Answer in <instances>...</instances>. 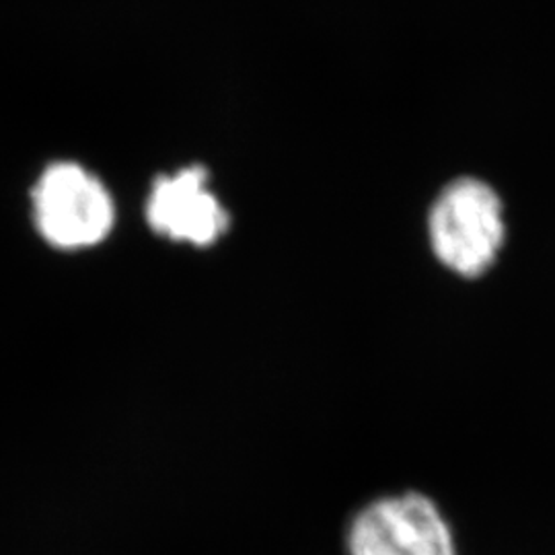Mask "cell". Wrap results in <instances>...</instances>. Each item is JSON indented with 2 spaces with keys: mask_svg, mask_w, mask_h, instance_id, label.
<instances>
[{
  "mask_svg": "<svg viewBox=\"0 0 555 555\" xmlns=\"http://www.w3.org/2000/svg\"><path fill=\"white\" fill-rule=\"evenodd\" d=\"M435 258L461 278L483 276L506 241L504 206L492 185L459 178L440 190L428 212Z\"/></svg>",
  "mask_w": 555,
  "mask_h": 555,
  "instance_id": "obj_1",
  "label": "cell"
},
{
  "mask_svg": "<svg viewBox=\"0 0 555 555\" xmlns=\"http://www.w3.org/2000/svg\"><path fill=\"white\" fill-rule=\"evenodd\" d=\"M350 555H456L455 537L437 504L405 492L364 506L348 529Z\"/></svg>",
  "mask_w": 555,
  "mask_h": 555,
  "instance_id": "obj_2",
  "label": "cell"
},
{
  "mask_svg": "<svg viewBox=\"0 0 555 555\" xmlns=\"http://www.w3.org/2000/svg\"><path fill=\"white\" fill-rule=\"evenodd\" d=\"M41 235L62 249L100 243L114 224V202L98 178L75 163H56L34 190Z\"/></svg>",
  "mask_w": 555,
  "mask_h": 555,
  "instance_id": "obj_3",
  "label": "cell"
},
{
  "mask_svg": "<svg viewBox=\"0 0 555 555\" xmlns=\"http://www.w3.org/2000/svg\"><path fill=\"white\" fill-rule=\"evenodd\" d=\"M146 215L157 233L194 247L217 243L231 224L229 212L208 188V171L202 165L157 179Z\"/></svg>",
  "mask_w": 555,
  "mask_h": 555,
  "instance_id": "obj_4",
  "label": "cell"
}]
</instances>
